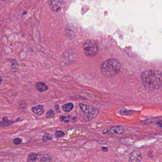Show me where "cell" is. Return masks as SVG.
Here are the masks:
<instances>
[{"label": "cell", "mask_w": 162, "mask_h": 162, "mask_svg": "<svg viewBox=\"0 0 162 162\" xmlns=\"http://www.w3.org/2000/svg\"><path fill=\"white\" fill-rule=\"evenodd\" d=\"M141 79L147 88L156 90L162 86V73L158 71H146L142 74Z\"/></svg>", "instance_id": "1"}, {"label": "cell", "mask_w": 162, "mask_h": 162, "mask_svg": "<svg viewBox=\"0 0 162 162\" xmlns=\"http://www.w3.org/2000/svg\"><path fill=\"white\" fill-rule=\"evenodd\" d=\"M38 155L36 154H32L29 156L28 161L30 162H33L36 161L38 159Z\"/></svg>", "instance_id": "14"}, {"label": "cell", "mask_w": 162, "mask_h": 162, "mask_svg": "<svg viewBox=\"0 0 162 162\" xmlns=\"http://www.w3.org/2000/svg\"><path fill=\"white\" fill-rule=\"evenodd\" d=\"M84 53L87 56L93 57L97 54L98 46L93 40H87L83 45Z\"/></svg>", "instance_id": "4"}, {"label": "cell", "mask_w": 162, "mask_h": 162, "mask_svg": "<svg viewBox=\"0 0 162 162\" xmlns=\"http://www.w3.org/2000/svg\"><path fill=\"white\" fill-rule=\"evenodd\" d=\"M64 0H49V5L54 11L59 10L64 4Z\"/></svg>", "instance_id": "5"}, {"label": "cell", "mask_w": 162, "mask_h": 162, "mask_svg": "<svg viewBox=\"0 0 162 162\" xmlns=\"http://www.w3.org/2000/svg\"><path fill=\"white\" fill-rule=\"evenodd\" d=\"M55 115V111L53 110H50L46 113V117L49 119L53 118Z\"/></svg>", "instance_id": "15"}, {"label": "cell", "mask_w": 162, "mask_h": 162, "mask_svg": "<svg viewBox=\"0 0 162 162\" xmlns=\"http://www.w3.org/2000/svg\"><path fill=\"white\" fill-rule=\"evenodd\" d=\"M21 121L20 118H18L15 121L9 120L7 117H4L2 118V122L0 121V127H7L10 126L12 125L16 122Z\"/></svg>", "instance_id": "7"}, {"label": "cell", "mask_w": 162, "mask_h": 162, "mask_svg": "<svg viewBox=\"0 0 162 162\" xmlns=\"http://www.w3.org/2000/svg\"><path fill=\"white\" fill-rule=\"evenodd\" d=\"M13 143L15 145H19L22 143V140L20 138H16L13 140Z\"/></svg>", "instance_id": "19"}, {"label": "cell", "mask_w": 162, "mask_h": 162, "mask_svg": "<svg viewBox=\"0 0 162 162\" xmlns=\"http://www.w3.org/2000/svg\"><path fill=\"white\" fill-rule=\"evenodd\" d=\"M2 78L1 77H0V86L1 85L2 83Z\"/></svg>", "instance_id": "23"}, {"label": "cell", "mask_w": 162, "mask_h": 162, "mask_svg": "<svg viewBox=\"0 0 162 162\" xmlns=\"http://www.w3.org/2000/svg\"><path fill=\"white\" fill-rule=\"evenodd\" d=\"M120 66L121 65L119 61L114 59H109L103 62L101 66V72L106 77H113L118 74Z\"/></svg>", "instance_id": "2"}, {"label": "cell", "mask_w": 162, "mask_h": 162, "mask_svg": "<svg viewBox=\"0 0 162 162\" xmlns=\"http://www.w3.org/2000/svg\"><path fill=\"white\" fill-rule=\"evenodd\" d=\"M11 63V70L13 72H16L19 70V64L16 60L11 59L10 60Z\"/></svg>", "instance_id": "11"}, {"label": "cell", "mask_w": 162, "mask_h": 162, "mask_svg": "<svg viewBox=\"0 0 162 162\" xmlns=\"http://www.w3.org/2000/svg\"><path fill=\"white\" fill-rule=\"evenodd\" d=\"M157 125L158 127H159L160 128H162V120L159 121L157 123Z\"/></svg>", "instance_id": "21"}, {"label": "cell", "mask_w": 162, "mask_h": 162, "mask_svg": "<svg viewBox=\"0 0 162 162\" xmlns=\"http://www.w3.org/2000/svg\"><path fill=\"white\" fill-rule=\"evenodd\" d=\"M142 155L141 152L135 151L131 153L129 156V159L130 162H140L141 161Z\"/></svg>", "instance_id": "6"}, {"label": "cell", "mask_w": 162, "mask_h": 162, "mask_svg": "<svg viewBox=\"0 0 162 162\" xmlns=\"http://www.w3.org/2000/svg\"><path fill=\"white\" fill-rule=\"evenodd\" d=\"M60 119L61 121L65 122V123H69L70 122V118L69 117H66L64 116H62L60 117Z\"/></svg>", "instance_id": "16"}, {"label": "cell", "mask_w": 162, "mask_h": 162, "mask_svg": "<svg viewBox=\"0 0 162 162\" xmlns=\"http://www.w3.org/2000/svg\"><path fill=\"white\" fill-rule=\"evenodd\" d=\"M32 111L34 113L38 115H41L44 113L43 106L42 105H38L33 106L32 108Z\"/></svg>", "instance_id": "9"}, {"label": "cell", "mask_w": 162, "mask_h": 162, "mask_svg": "<svg viewBox=\"0 0 162 162\" xmlns=\"http://www.w3.org/2000/svg\"><path fill=\"white\" fill-rule=\"evenodd\" d=\"M74 105L71 103L66 104L63 106V110L66 112H69L73 109Z\"/></svg>", "instance_id": "13"}, {"label": "cell", "mask_w": 162, "mask_h": 162, "mask_svg": "<svg viewBox=\"0 0 162 162\" xmlns=\"http://www.w3.org/2000/svg\"><path fill=\"white\" fill-rule=\"evenodd\" d=\"M121 114L125 115H130L132 114V113L130 111H126V110H122L121 112Z\"/></svg>", "instance_id": "20"}, {"label": "cell", "mask_w": 162, "mask_h": 162, "mask_svg": "<svg viewBox=\"0 0 162 162\" xmlns=\"http://www.w3.org/2000/svg\"><path fill=\"white\" fill-rule=\"evenodd\" d=\"M40 158L42 162H51V156L48 153H43L42 155H40Z\"/></svg>", "instance_id": "12"}, {"label": "cell", "mask_w": 162, "mask_h": 162, "mask_svg": "<svg viewBox=\"0 0 162 162\" xmlns=\"http://www.w3.org/2000/svg\"><path fill=\"white\" fill-rule=\"evenodd\" d=\"M102 150H103V151L106 152L108 151V148L107 147H103L102 148Z\"/></svg>", "instance_id": "22"}, {"label": "cell", "mask_w": 162, "mask_h": 162, "mask_svg": "<svg viewBox=\"0 0 162 162\" xmlns=\"http://www.w3.org/2000/svg\"><path fill=\"white\" fill-rule=\"evenodd\" d=\"M37 90L40 92H44L48 90V87L45 83L43 82H38L35 84Z\"/></svg>", "instance_id": "10"}, {"label": "cell", "mask_w": 162, "mask_h": 162, "mask_svg": "<svg viewBox=\"0 0 162 162\" xmlns=\"http://www.w3.org/2000/svg\"><path fill=\"white\" fill-rule=\"evenodd\" d=\"M42 140L44 142H46L47 141L51 140V137H50L49 134H46L44 135L42 137Z\"/></svg>", "instance_id": "18"}, {"label": "cell", "mask_w": 162, "mask_h": 162, "mask_svg": "<svg viewBox=\"0 0 162 162\" xmlns=\"http://www.w3.org/2000/svg\"><path fill=\"white\" fill-rule=\"evenodd\" d=\"M124 131V130L122 127L117 126L114 127L110 129L109 130H108L107 133L108 132V133H111V134L120 135V134H122Z\"/></svg>", "instance_id": "8"}, {"label": "cell", "mask_w": 162, "mask_h": 162, "mask_svg": "<svg viewBox=\"0 0 162 162\" xmlns=\"http://www.w3.org/2000/svg\"><path fill=\"white\" fill-rule=\"evenodd\" d=\"M79 107L84 114V118L83 120L84 121L92 120L97 116L99 113V110L97 109L93 108L90 106L84 104H79Z\"/></svg>", "instance_id": "3"}, {"label": "cell", "mask_w": 162, "mask_h": 162, "mask_svg": "<svg viewBox=\"0 0 162 162\" xmlns=\"http://www.w3.org/2000/svg\"><path fill=\"white\" fill-rule=\"evenodd\" d=\"M65 133L62 131H57L55 133V136L56 137H61L64 136Z\"/></svg>", "instance_id": "17"}]
</instances>
